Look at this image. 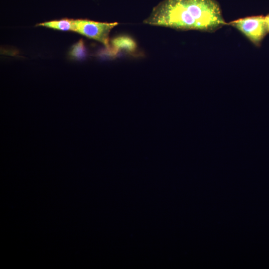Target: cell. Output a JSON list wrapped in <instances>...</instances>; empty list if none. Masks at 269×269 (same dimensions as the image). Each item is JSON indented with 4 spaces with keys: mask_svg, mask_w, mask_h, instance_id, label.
Instances as JSON below:
<instances>
[{
    "mask_svg": "<svg viewBox=\"0 0 269 269\" xmlns=\"http://www.w3.org/2000/svg\"><path fill=\"white\" fill-rule=\"evenodd\" d=\"M265 20L268 32H269V14L265 16Z\"/></svg>",
    "mask_w": 269,
    "mask_h": 269,
    "instance_id": "7",
    "label": "cell"
},
{
    "mask_svg": "<svg viewBox=\"0 0 269 269\" xmlns=\"http://www.w3.org/2000/svg\"><path fill=\"white\" fill-rule=\"evenodd\" d=\"M47 27L60 30H71L74 31V20L69 19H62L59 20H53L44 22L38 24Z\"/></svg>",
    "mask_w": 269,
    "mask_h": 269,
    "instance_id": "5",
    "label": "cell"
},
{
    "mask_svg": "<svg viewBox=\"0 0 269 269\" xmlns=\"http://www.w3.org/2000/svg\"><path fill=\"white\" fill-rule=\"evenodd\" d=\"M86 50L82 39H80L72 47L70 55L76 59H82L86 56Z\"/></svg>",
    "mask_w": 269,
    "mask_h": 269,
    "instance_id": "6",
    "label": "cell"
},
{
    "mask_svg": "<svg viewBox=\"0 0 269 269\" xmlns=\"http://www.w3.org/2000/svg\"><path fill=\"white\" fill-rule=\"evenodd\" d=\"M143 22L177 30L208 32L227 25L215 0H163Z\"/></svg>",
    "mask_w": 269,
    "mask_h": 269,
    "instance_id": "1",
    "label": "cell"
},
{
    "mask_svg": "<svg viewBox=\"0 0 269 269\" xmlns=\"http://www.w3.org/2000/svg\"><path fill=\"white\" fill-rule=\"evenodd\" d=\"M111 43L117 52L120 50H123L133 53L136 50L137 46L135 40L126 35H119L113 38Z\"/></svg>",
    "mask_w": 269,
    "mask_h": 269,
    "instance_id": "4",
    "label": "cell"
},
{
    "mask_svg": "<svg viewBox=\"0 0 269 269\" xmlns=\"http://www.w3.org/2000/svg\"><path fill=\"white\" fill-rule=\"evenodd\" d=\"M238 29L256 46L259 47L268 34L265 16L256 15L239 18L227 23Z\"/></svg>",
    "mask_w": 269,
    "mask_h": 269,
    "instance_id": "2",
    "label": "cell"
},
{
    "mask_svg": "<svg viewBox=\"0 0 269 269\" xmlns=\"http://www.w3.org/2000/svg\"><path fill=\"white\" fill-rule=\"evenodd\" d=\"M118 22H100L88 19L74 20V31L102 43L110 48L109 34Z\"/></svg>",
    "mask_w": 269,
    "mask_h": 269,
    "instance_id": "3",
    "label": "cell"
}]
</instances>
